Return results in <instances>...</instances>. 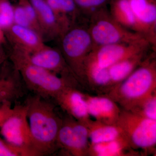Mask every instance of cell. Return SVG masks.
<instances>
[{
  "label": "cell",
  "instance_id": "9c48e42d",
  "mask_svg": "<svg viewBox=\"0 0 156 156\" xmlns=\"http://www.w3.org/2000/svg\"><path fill=\"white\" fill-rule=\"evenodd\" d=\"M10 56L48 70L62 76H74L68 66L59 50L45 45L39 50L30 53H24L14 49Z\"/></svg>",
  "mask_w": 156,
  "mask_h": 156
},
{
  "label": "cell",
  "instance_id": "44dd1931",
  "mask_svg": "<svg viewBox=\"0 0 156 156\" xmlns=\"http://www.w3.org/2000/svg\"><path fill=\"white\" fill-rule=\"evenodd\" d=\"M19 74L14 68L11 74L0 76V105L6 101L12 102L22 96L23 91Z\"/></svg>",
  "mask_w": 156,
  "mask_h": 156
},
{
  "label": "cell",
  "instance_id": "e0dca14e",
  "mask_svg": "<svg viewBox=\"0 0 156 156\" xmlns=\"http://www.w3.org/2000/svg\"><path fill=\"white\" fill-rule=\"evenodd\" d=\"M65 31L85 19L74 0H46Z\"/></svg>",
  "mask_w": 156,
  "mask_h": 156
},
{
  "label": "cell",
  "instance_id": "ba28073f",
  "mask_svg": "<svg viewBox=\"0 0 156 156\" xmlns=\"http://www.w3.org/2000/svg\"><path fill=\"white\" fill-rule=\"evenodd\" d=\"M57 149L70 156H88L89 130L86 124L69 116L62 119L57 136Z\"/></svg>",
  "mask_w": 156,
  "mask_h": 156
},
{
  "label": "cell",
  "instance_id": "7a4b0ae2",
  "mask_svg": "<svg viewBox=\"0 0 156 156\" xmlns=\"http://www.w3.org/2000/svg\"><path fill=\"white\" fill-rule=\"evenodd\" d=\"M152 53L128 77L107 93L123 109L131 111L156 92L155 52Z\"/></svg>",
  "mask_w": 156,
  "mask_h": 156
},
{
  "label": "cell",
  "instance_id": "5b68a950",
  "mask_svg": "<svg viewBox=\"0 0 156 156\" xmlns=\"http://www.w3.org/2000/svg\"><path fill=\"white\" fill-rule=\"evenodd\" d=\"M60 50L71 71L83 83L85 59L95 47L87 27L82 20L69 27L59 39Z\"/></svg>",
  "mask_w": 156,
  "mask_h": 156
},
{
  "label": "cell",
  "instance_id": "f546056e",
  "mask_svg": "<svg viewBox=\"0 0 156 156\" xmlns=\"http://www.w3.org/2000/svg\"><path fill=\"white\" fill-rule=\"evenodd\" d=\"M5 39L4 31L0 30V44L2 45V44L5 42Z\"/></svg>",
  "mask_w": 156,
  "mask_h": 156
},
{
  "label": "cell",
  "instance_id": "4fadbf2b",
  "mask_svg": "<svg viewBox=\"0 0 156 156\" xmlns=\"http://www.w3.org/2000/svg\"><path fill=\"white\" fill-rule=\"evenodd\" d=\"M4 32L12 49L22 53H33L45 45L43 38L35 31L14 23Z\"/></svg>",
  "mask_w": 156,
  "mask_h": 156
},
{
  "label": "cell",
  "instance_id": "4316f807",
  "mask_svg": "<svg viewBox=\"0 0 156 156\" xmlns=\"http://www.w3.org/2000/svg\"><path fill=\"white\" fill-rule=\"evenodd\" d=\"M14 23L33 30L25 11L21 5L14 8Z\"/></svg>",
  "mask_w": 156,
  "mask_h": 156
},
{
  "label": "cell",
  "instance_id": "484cf974",
  "mask_svg": "<svg viewBox=\"0 0 156 156\" xmlns=\"http://www.w3.org/2000/svg\"><path fill=\"white\" fill-rule=\"evenodd\" d=\"M0 156H33L28 151L12 145L0 137Z\"/></svg>",
  "mask_w": 156,
  "mask_h": 156
},
{
  "label": "cell",
  "instance_id": "d4e9b609",
  "mask_svg": "<svg viewBox=\"0 0 156 156\" xmlns=\"http://www.w3.org/2000/svg\"><path fill=\"white\" fill-rule=\"evenodd\" d=\"M14 8L7 0H0V30L3 31L14 24Z\"/></svg>",
  "mask_w": 156,
  "mask_h": 156
},
{
  "label": "cell",
  "instance_id": "603a6c76",
  "mask_svg": "<svg viewBox=\"0 0 156 156\" xmlns=\"http://www.w3.org/2000/svg\"><path fill=\"white\" fill-rule=\"evenodd\" d=\"M130 111L147 119L156 120V92Z\"/></svg>",
  "mask_w": 156,
  "mask_h": 156
},
{
  "label": "cell",
  "instance_id": "7402d4cb",
  "mask_svg": "<svg viewBox=\"0 0 156 156\" xmlns=\"http://www.w3.org/2000/svg\"><path fill=\"white\" fill-rule=\"evenodd\" d=\"M130 147L125 139L116 140L96 144H89L88 156H121L129 154L126 152L130 151Z\"/></svg>",
  "mask_w": 156,
  "mask_h": 156
},
{
  "label": "cell",
  "instance_id": "f1b7e54d",
  "mask_svg": "<svg viewBox=\"0 0 156 156\" xmlns=\"http://www.w3.org/2000/svg\"><path fill=\"white\" fill-rule=\"evenodd\" d=\"M7 56L6 53L2 48V45H0V66L5 61Z\"/></svg>",
  "mask_w": 156,
  "mask_h": 156
},
{
  "label": "cell",
  "instance_id": "6da1fadb",
  "mask_svg": "<svg viewBox=\"0 0 156 156\" xmlns=\"http://www.w3.org/2000/svg\"><path fill=\"white\" fill-rule=\"evenodd\" d=\"M24 105L34 149L38 156L54 153L57 149V136L62 119L48 98L35 94L27 98Z\"/></svg>",
  "mask_w": 156,
  "mask_h": 156
},
{
  "label": "cell",
  "instance_id": "d6986e66",
  "mask_svg": "<svg viewBox=\"0 0 156 156\" xmlns=\"http://www.w3.org/2000/svg\"><path fill=\"white\" fill-rule=\"evenodd\" d=\"M87 126L89 130V144L119 139L126 140L122 129L118 125H107L91 119Z\"/></svg>",
  "mask_w": 156,
  "mask_h": 156
},
{
  "label": "cell",
  "instance_id": "5bb4252c",
  "mask_svg": "<svg viewBox=\"0 0 156 156\" xmlns=\"http://www.w3.org/2000/svg\"><path fill=\"white\" fill-rule=\"evenodd\" d=\"M85 96L90 116L104 124L116 125L121 110L114 101L107 95Z\"/></svg>",
  "mask_w": 156,
  "mask_h": 156
},
{
  "label": "cell",
  "instance_id": "2e32d148",
  "mask_svg": "<svg viewBox=\"0 0 156 156\" xmlns=\"http://www.w3.org/2000/svg\"><path fill=\"white\" fill-rule=\"evenodd\" d=\"M83 83L92 89L107 93L113 87L108 68L101 67L88 55L84 63Z\"/></svg>",
  "mask_w": 156,
  "mask_h": 156
},
{
  "label": "cell",
  "instance_id": "8fae6325",
  "mask_svg": "<svg viewBox=\"0 0 156 156\" xmlns=\"http://www.w3.org/2000/svg\"><path fill=\"white\" fill-rule=\"evenodd\" d=\"M128 1L136 19L137 33L156 49V0Z\"/></svg>",
  "mask_w": 156,
  "mask_h": 156
},
{
  "label": "cell",
  "instance_id": "30bf717a",
  "mask_svg": "<svg viewBox=\"0 0 156 156\" xmlns=\"http://www.w3.org/2000/svg\"><path fill=\"white\" fill-rule=\"evenodd\" d=\"M151 49L155 50L148 42L134 44H111L95 46L89 56L100 67L108 68L125 58Z\"/></svg>",
  "mask_w": 156,
  "mask_h": 156
},
{
  "label": "cell",
  "instance_id": "ffe728a7",
  "mask_svg": "<svg viewBox=\"0 0 156 156\" xmlns=\"http://www.w3.org/2000/svg\"><path fill=\"white\" fill-rule=\"evenodd\" d=\"M109 10L112 17L123 27L137 33L135 16L128 0H111Z\"/></svg>",
  "mask_w": 156,
  "mask_h": 156
},
{
  "label": "cell",
  "instance_id": "cb8c5ba5",
  "mask_svg": "<svg viewBox=\"0 0 156 156\" xmlns=\"http://www.w3.org/2000/svg\"><path fill=\"white\" fill-rule=\"evenodd\" d=\"M111 0H74L82 16L88 20L92 12L107 7Z\"/></svg>",
  "mask_w": 156,
  "mask_h": 156
},
{
  "label": "cell",
  "instance_id": "3957f363",
  "mask_svg": "<svg viewBox=\"0 0 156 156\" xmlns=\"http://www.w3.org/2000/svg\"><path fill=\"white\" fill-rule=\"evenodd\" d=\"M10 57L27 87L35 95L44 98H53L69 87H76L79 82L74 76L58 75L20 58Z\"/></svg>",
  "mask_w": 156,
  "mask_h": 156
},
{
  "label": "cell",
  "instance_id": "277c9868",
  "mask_svg": "<svg viewBox=\"0 0 156 156\" xmlns=\"http://www.w3.org/2000/svg\"><path fill=\"white\" fill-rule=\"evenodd\" d=\"M87 27L95 46L149 42L140 34L120 25L112 17L107 7L90 14L87 20Z\"/></svg>",
  "mask_w": 156,
  "mask_h": 156
},
{
  "label": "cell",
  "instance_id": "7c38bea8",
  "mask_svg": "<svg viewBox=\"0 0 156 156\" xmlns=\"http://www.w3.org/2000/svg\"><path fill=\"white\" fill-rule=\"evenodd\" d=\"M69 116L87 125L91 120L85 94L75 87H69L53 98Z\"/></svg>",
  "mask_w": 156,
  "mask_h": 156
},
{
  "label": "cell",
  "instance_id": "8992f818",
  "mask_svg": "<svg viewBox=\"0 0 156 156\" xmlns=\"http://www.w3.org/2000/svg\"><path fill=\"white\" fill-rule=\"evenodd\" d=\"M132 149L152 151L156 144V120L121 110L116 124Z\"/></svg>",
  "mask_w": 156,
  "mask_h": 156
},
{
  "label": "cell",
  "instance_id": "ac0fdd59",
  "mask_svg": "<svg viewBox=\"0 0 156 156\" xmlns=\"http://www.w3.org/2000/svg\"><path fill=\"white\" fill-rule=\"evenodd\" d=\"M149 50L140 52L108 68L109 74L113 87L125 80L139 66L149 55Z\"/></svg>",
  "mask_w": 156,
  "mask_h": 156
},
{
  "label": "cell",
  "instance_id": "9a60e30c",
  "mask_svg": "<svg viewBox=\"0 0 156 156\" xmlns=\"http://www.w3.org/2000/svg\"><path fill=\"white\" fill-rule=\"evenodd\" d=\"M35 10L43 37L59 39L65 32L46 0H30Z\"/></svg>",
  "mask_w": 156,
  "mask_h": 156
},
{
  "label": "cell",
  "instance_id": "83f0119b",
  "mask_svg": "<svg viewBox=\"0 0 156 156\" xmlns=\"http://www.w3.org/2000/svg\"><path fill=\"white\" fill-rule=\"evenodd\" d=\"M11 102L6 101L0 105V127L13 112Z\"/></svg>",
  "mask_w": 156,
  "mask_h": 156
},
{
  "label": "cell",
  "instance_id": "52a82bcc",
  "mask_svg": "<svg viewBox=\"0 0 156 156\" xmlns=\"http://www.w3.org/2000/svg\"><path fill=\"white\" fill-rule=\"evenodd\" d=\"M0 133L12 145L28 151L33 156H38L34 149L24 105L13 107V112L0 127Z\"/></svg>",
  "mask_w": 156,
  "mask_h": 156
}]
</instances>
